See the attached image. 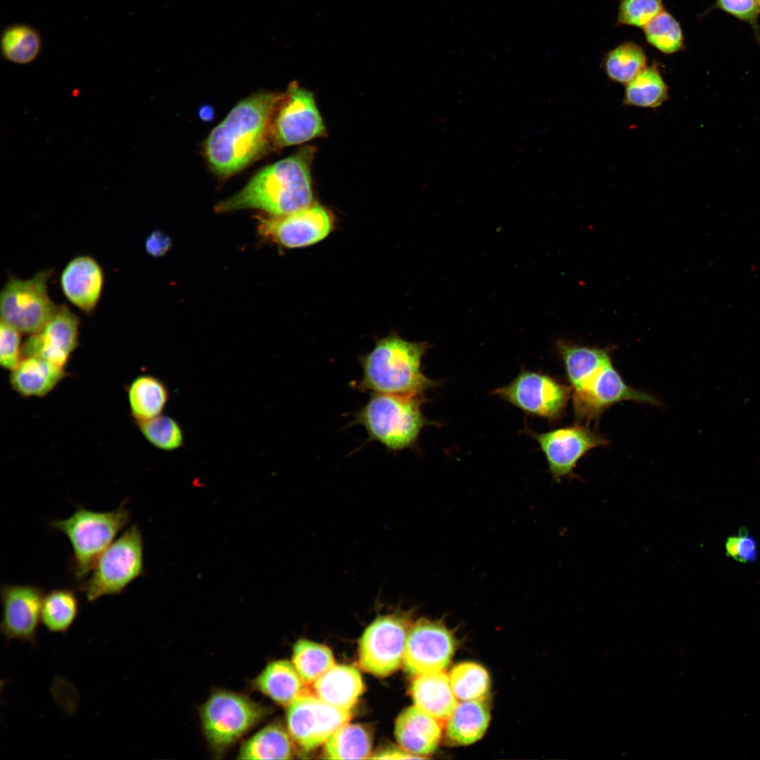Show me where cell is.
<instances>
[{"label": "cell", "instance_id": "6da1fadb", "mask_svg": "<svg viewBox=\"0 0 760 760\" xmlns=\"http://www.w3.org/2000/svg\"><path fill=\"white\" fill-rule=\"evenodd\" d=\"M283 94L260 91L240 101L215 126L204 143L212 172L224 179L239 172L270 145L272 121Z\"/></svg>", "mask_w": 760, "mask_h": 760}, {"label": "cell", "instance_id": "7a4b0ae2", "mask_svg": "<svg viewBox=\"0 0 760 760\" xmlns=\"http://www.w3.org/2000/svg\"><path fill=\"white\" fill-rule=\"evenodd\" d=\"M314 150L306 147L258 171L239 192L217 203L225 213L258 209L271 215H285L310 206L313 195L310 165Z\"/></svg>", "mask_w": 760, "mask_h": 760}, {"label": "cell", "instance_id": "3957f363", "mask_svg": "<svg viewBox=\"0 0 760 760\" xmlns=\"http://www.w3.org/2000/svg\"><path fill=\"white\" fill-rule=\"evenodd\" d=\"M428 348L426 343L408 341L395 334L378 339L374 348L360 357L362 375L358 388L372 393L422 395L438 385L421 369Z\"/></svg>", "mask_w": 760, "mask_h": 760}, {"label": "cell", "instance_id": "277c9868", "mask_svg": "<svg viewBox=\"0 0 760 760\" xmlns=\"http://www.w3.org/2000/svg\"><path fill=\"white\" fill-rule=\"evenodd\" d=\"M126 503L125 500L118 508L108 512L77 507L69 517L49 521V526L64 534L70 543L72 552L69 569L78 582L87 578L102 553L129 523L130 512Z\"/></svg>", "mask_w": 760, "mask_h": 760}, {"label": "cell", "instance_id": "5b68a950", "mask_svg": "<svg viewBox=\"0 0 760 760\" xmlns=\"http://www.w3.org/2000/svg\"><path fill=\"white\" fill-rule=\"evenodd\" d=\"M355 414V424L362 426L372 441L393 451L414 445L429 422L422 411V395L373 393Z\"/></svg>", "mask_w": 760, "mask_h": 760}, {"label": "cell", "instance_id": "8992f818", "mask_svg": "<svg viewBox=\"0 0 760 760\" xmlns=\"http://www.w3.org/2000/svg\"><path fill=\"white\" fill-rule=\"evenodd\" d=\"M144 573V544L138 526L132 525L102 553L78 589L89 602L121 594Z\"/></svg>", "mask_w": 760, "mask_h": 760}, {"label": "cell", "instance_id": "52a82bcc", "mask_svg": "<svg viewBox=\"0 0 760 760\" xmlns=\"http://www.w3.org/2000/svg\"><path fill=\"white\" fill-rule=\"evenodd\" d=\"M53 272L52 269L41 270L27 279L10 276L1 291V321L22 334L40 331L59 307L48 293Z\"/></svg>", "mask_w": 760, "mask_h": 760}, {"label": "cell", "instance_id": "ba28073f", "mask_svg": "<svg viewBox=\"0 0 760 760\" xmlns=\"http://www.w3.org/2000/svg\"><path fill=\"white\" fill-rule=\"evenodd\" d=\"M268 709L238 693L214 692L201 709L204 735L213 749L222 752L251 729Z\"/></svg>", "mask_w": 760, "mask_h": 760}, {"label": "cell", "instance_id": "9c48e42d", "mask_svg": "<svg viewBox=\"0 0 760 760\" xmlns=\"http://www.w3.org/2000/svg\"><path fill=\"white\" fill-rule=\"evenodd\" d=\"M576 419L588 424L609 407L624 400L659 405L654 396L629 386L612 360L602 365L572 389Z\"/></svg>", "mask_w": 760, "mask_h": 760}, {"label": "cell", "instance_id": "30bf717a", "mask_svg": "<svg viewBox=\"0 0 760 760\" xmlns=\"http://www.w3.org/2000/svg\"><path fill=\"white\" fill-rule=\"evenodd\" d=\"M409 631L406 616L400 613L378 616L360 638V667L381 677L395 671L403 664Z\"/></svg>", "mask_w": 760, "mask_h": 760}, {"label": "cell", "instance_id": "8fae6325", "mask_svg": "<svg viewBox=\"0 0 760 760\" xmlns=\"http://www.w3.org/2000/svg\"><path fill=\"white\" fill-rule=\"evenodd\" d=\"M313 94L293 82L274 110L271 141L276 148L300 144L324 134Z\"/></svg>", "mask_w": 760, "mask_h": 760}, {"label": "cell", "instance_id": "7c38bea8", "mask_svg": "<svg viewBox=\"0 0 760 760\" xmlns=\"http://www.w3.org/2000/svg\"><path fill=\"white\" fill-rule=\"evenodd\" d=\"M571 388L542 373L522 370L494 393L526 413L555 421L563 414Z\"/></svg>", "mask_w": 760, "mask_h": 760}, {"label": "cell", "instance_id": "4fadbf2b", "mask_svg": "<svg viewBox=\"0 0 760 760\" xmlns=\"http://www.w3.org/2000/svg\"><path fill=\"white\" fill-rule=\"evenodd\" d=\"M350 718V710L334 707L309 692L291 702L286 713L288 731L293 741L305 751L325 742Z\"/></svg>", "mask_w": 760, "mask_h": 760}, {"label": "cell", "instance_id": "5bb4252c", "mask_svg": "<svg viewBox=\"0 0 760 760\" xmlns=\"http://www.w3.org/2000/svg\"><path fill=\"white\" fill-rule=\"evenodd\" d=\"M528 433L539 444L556 481L574 477V469L582 457L593 448L609 444L605 437L585 425L576 424L544 433L528 430Z\"/></svg>", "mask_w": 760, "mask_h": 760}, {"label": "cell", "instance_id": "9a60e30c", "mask_svg": "<svg viewBox=\"0 0 760 760\" xmlns=\"http://www.w3.org/2000/svg\"><path fill=\"white\" fill-rule=\"evenodd\" d=\"M455 650V637L441 621L422 619L409 631L403 664L412 676L441 671Z\"/></svg>", "mask_w": 760, "mask_h": 760}, {"label": "cell", "instance_id": "2e32d148", "mask_svg": "<svg viewBox=\"0 0 760 760\" xmlns=\"http://www.w3.org/2000/svg\"><path fill=\"white\" fill-rule=\"evenodd\" d=\"M258 222L261 236L290 248L308 246L322 240L333 227L331 214L317 203L285 215L259 217Z\"/></svg>", "mask_w": 760, "mask_h": 760}, {"label": "cell", "instance_id": "e0dca14e", "mask_svg": "<svg viewBox=\"0 0 760 760\" xmlns=\"http://www.w3.org/2000/svg\"><path fill=\"white\" fill-rule=\"evenodd\" d=\"M44 590L31 584H8L1 586L2 616L0 624L6 643L12 640L37 645Z\"/></svg>", "mask_w": 760, "mask_h": 760}, {"label": "cell", "instance_id": "ac0fdd59", "mask_svg": "<svg viewBox=\"0 0 760 760\" xmlns=\"http://www.w3.org/2000/svg\"><path fill=\"white\" fill-rule=\"evenodd\" d=\"M80 319L65 305L23 344V357L34 356L65 367L79 344Z\"/></svg>", "mask_w": 760, "mask_h": 760}, {"label": "cell", "instance_id": "d6986e66", "mask_svg": "<svg viewBox=\"0 0 760 760\" xmlns=\"http://www.w3.org/2000/svg\"><path fill=\"white\" fill-rule=\"evenodd\" d=\"M60 284L65 298L87 315L95 310L104 284L103 270L93 257L78 255L65 266Z\"/></svg>", "mask_w": 760, "mask_h": 760}, {"label": "cell", "instance_id": "ffe728a7", "mask_svg": "<svg viewBox=\"0 0 760 760\" xmlns=\"http://www.w3.org/2000/svg\"><path fill=\"white\" fill-rule=\"evenodd\" d=\"M441 721L417 706L401 712L395 724L396 740L402 749L424 759L433 752L442 735Z\"/></svg>", "mask_w": 760, "mask_h": 760}, {"label": "cell", "instance_id": "44dd1931", "mask_svg": "<svg viewBox=\"0 0 760 760\" xmlns=\"http://www.w3.org/2000/svg\"><path fill=\"white\" fill-rule=\"evenodd\" d=\"M67 375L65 367L34 356L23 357L11 371L10 384L20 395L41 398L52 391Z\"/></svg>", "mask_w": 760, "mask_h": 760}, {"label": "cell", "instance_id": "7402d4cb", "mask_svg": "<svg viewBox=\"0 0 760 760\" xmlns=\"http://www.w3.org/2000/svg\"><path fill=\"white\" fill-rule=\"evenodd\" d=\"M315 695L322 701L350 710L363 692L365 685L358 669L350 665H334L313 683Z\"/></svg>", "mask_w": 760, "mask_h": 760}, {"label": "cell", "instance_id": "603a6c76", "mask_svg": "<svg viewBox=\"0 0 760 760\" xmlns=\"http://www.w3.org/2000/svg\"><path fill=\"white\" fill-rule=\"evenodd\" d=\"M410 695L415 706L441 721L447 720L457 704L449 676L443 671L415 676Z\"/></svg>", "mask_w": 760, "mask_h": 760}, {"label": "cell", "instance_id": "cb8c5ba5", "mask_svg": "<svg viewBox=\"0 0 760 760\" xmlns=\"http://www.w3.org/2000/svg\"><path fill=\"white\" fill-rule=\"evenodd\" d=\"M490 718L489 707L484 699L462 701L446 720V737L456 745L472 744L483 735Z\"/></svg>", "mask_w": 760, "mask_h": 760}, {"label": "cell", "instance_id": "d4e9b609", "mask_svg": "<svg viewBox=\"0 0 760 760\" xmlns=\"http://www.w3.org/2000/svg\"><path fill=\"white\" fill-rule=\"evenodd\" d=\"M305 685L293 664L286 660L269 663L255 680V686L260 692L286 707L308 693Z\"/></svg>", "mask_w": 760, "mask_h": 760}, {"label": "cell", "instance_id": "484cf974", "mask_svg": "<svg viewBox=\"0 0 760 760\" xmlns=\"http://www.w3.org/2000/svg\"><path fill=\"white\" fill-rule=\"evenodd\" d=\"M130 414L138 424L161 414L168 400L166 385L158 377L142 374L127 388Z\"/></svg>", "mask_w": 760, "mask_h": 760}, {"label": "cell", "instance_id": "4316f807", "mask_svg": "<svg viewBox=\"0 0 760 760\" xmlns=\"http://www.w3.org/2000/svg\"><path fill=\"white\" fill-rule=\"evenodd\" d=\"M571 390L599 367L612 360L608 348L582 346L564 340L556 343Z\"/></svg>", "mask_w": 760, "mask_h": 760}, {"label": "cell", "instance_id": "83f0119b", "mask_svg": "<svg viewBox=\"0 0 760 760\" xmlns=\"http://www.w3.org/2000/svg\"><path fill=\"white\" fill-rule=\"evenodd\" d=\"M293 740L279 723L262 728L241 747L239 759H289L293 755Z\"/></svg>", "mask_w": 760, "mask_h": 760}, {"label": "cell", "instance_id": "f1b7e54d", "mask_svg": "<svg viewBox=\"0 0 760 760\" xmlns=\"http://www.w3.org/2000/svg\"><path fill=\"white\" fill-rule=\"evenodd\" d=\"M79 612L80 600L75 590L54 588L44 595L41 623L51 633L64 634L71 628Z\"/></svg>", "mask_w": 760, "mask_h": 760}, {"label": "cell", "instance_id": "f546056e", "mask_svg": "<svg viewBox=\"0 0 760 760\" xmlns=\"http://www.w3.org/2000/svg\"><path fill=\"white\" fill-rule=\"evenodd\" d=\"M623 103L644 108H656L669 99V87L658 66H647L625 84Z\"/></svg>", "mask_w": 760, "mask_h": 760}, {"label": "cell", "instance_id": "4dcf8cb0", "mask_svg": "<svg viewBox=\"0 0 760 760\" xmlns=\"http://www.w3.org/2000/svg\"><path fill=\"white\" fill-rule=\"evenodd\" d=\"M0 44L3 57L19 65L34 61L42 48V39L38 30L22 23L7 25L1 32Z\"/></svg>", "mask_w": 760, "mask_h": 760}, {"label": "cell", "instance_id": "1f68e13d", "mask_svg": "<svg viewBox=\"0 0 760 760\" xmlns=\"http://www.w3.org/2000/svg\"><path fill=\"white\" fill-rule=\"evenodd\" d=\"M371 735L366 728L348 723L327 740L323 755L329 759H366L371 758Z\"/></svg>", "mask_w": 760, "mask_h": 760}, {"label": "cell", "instance_id": "d6a6232c", "mask_svg": "<svg viewBox=\"0 0 760 760\" xmlns=\"http://www.w3.org/2000/svg\"><path fill=\"white\" fill-rule=\"evenodd\" d=\"M647 67L643 49L633 42H625L608 51L602 68L613 82L626 84Z\"/></svg>", "mask_w": 760, "mask_h": 760}, {"label": "cell", "instance_id": "836d02e7", "mask_svg": "<svg viewBox=\"0 0 760 760\" xmlns=\"http://www.w3.org/2000/svg\"><path fill=\"white\" fill-rule=\"evenodd\" d=\"M292 664L306 684L313 683L335 665L330 649L305 639L293 645Z\"/></svg>", "mask_w": 760, "mask_h": 760}, {"label": "cell", "instance_id": "e575fe53", "mask_svg": "<svg viewBox=\"0 0 760 760\" xmlns=\"http://www.w3.org/2000/svg\"><path fill=\"white\" fill-rule=\"evenodd\" d=\"M449 680L455 696L460 701L484 699L490 688L488 671L474 662L455 665L450 672Z\"/></svg>", "mask_w": 760, "mask_h": 760}, {"label": "cell", "instance_id": "d590c367", "mask_svg": "<svg viewBox=\"0 0 760 760\" xmlns=\"http://www.w3.org/2000/svg\"><path fill=\"white\" fill-rule=\"evenodd\" d=\"M649 44L666 54H673L684 47V36L679 22L664 10L643 28Z\"/></svg>", "mask_w": 760, "mask_h": 760}, {"label": "cell", "instance_id": "8d00e7d4", "mask_svg": "<svg viewBox=\"0 0 760 760\" xmlns=\"http://www.w3.org/2000/svg\"><path fill=\"white\" fill-rule=\"evenodd\" d=\"M145 439L162 450H174L184 443L183 431L172 417L160 414L137 424Z\"/></svg>", "mask_w": 760, "mask_h": 760}, {"label": "cell", "instance_id": "74e56055", "mask_svg": "<svg viewBox=\"0 0 760 760\" xmlns=\"http://www.w3.org/2000/svg\"><path fill=\"white\" fill-rule=\"evenodd\" d=\"M664 10L662 0H620L616 24L643 28Z\"/></svg>", "mask_w": 760, "mask_h": 760}, {"label": "cell", "instance_id": "f35d334b", "mask_svg": "<svg viewBox=\"0 0 760 760\" xmlns=\"http://www.w3.org/2000/svg\"><path fill=\"white\" fill-rule=\"evenodd\" d=\"M21 332L1 321L0 364L5 369L12 371L23 358Z\"/></svg>", "mask_w": 760, "mask_h": 760}, {"label": "cell", "instance_id": "ab89813d", "mask_svg": "<svg viewBox=\"0 0 760 760\" xmlns=\"http://www.w3.org/2000/svg\"><path fill=\"white\" fill-rule=\"evenodd\" d=\"M711 9L721 10L747 23L752 28L756 39L760 42L758 22L760 11L757 0H716Z\"/></svg>", "mask_w": 760, "mask_h": 760}, {"label": "cell", "instance_id": "60d3db41", "mask_svg": "<svg viewBox=\"0 0 760 760\" xmlns=\"http://www.w3.org/2000/svg\"><path fill=\"white\" fill-rule=\"evenodd\" d=\"M171 246L172 241L170 238L158 230L152 232L145 241L146 252L156 258L165 255Z\"/></svg>", "mask_w": 760, "mask_h": 760}, {"label": "cell", "instance_id": "b9f144b4", "mask_svg": "<svg viewBox=\"0 0 760 760\" xmlns=\"http://www.w3.org/2000/svg\"><path fill=\"white\" fill-rule=\"evenodd\" d=\"M739 536L737 561L740 562L755 561L758 555L755 540L748 535L745 528L740 530Z\"/></svg>", "mask_w": 760, "mask_h": 760}, {"label": "cell", "instance_id": "7bdbcfd3", "mask_svg": "<svg viewBox=\"0 0 760 760\" xmlns=\"http://www.w3.org/2000/svg\"><path fill=\"white\" fill-rule=\"evenodd\" d=\"M372 759H422L418 756L410 754L405 750L399 749H387L376 754Z\"/></svg>", "mask_w": 760, "mask_h": 760}, {"label": "cell", "instance_id": "ee69618b", "mask_svg": "<svg viewBox=\"0 0 760 760\" xmlns=\"http://www.w3.org/2000/svg\"><path fill=\"white\" fill-rule=\"evenodd\" d=\"M739 540H740V536H730V537H728L727 538L726 542V545H725L727 556L730 557H732L733 559H735L737 561V558H738V543H739Z\"/></svg>", "mask_w": 760, "mask_h": 760}, {"label": "cell", "instance_id": "f6af8a7d", "mask_svg": "<svg viewBox=\"0 0 760 760\" xmlns=\"http://www.w3.org/2000/svg\"><path fill=\"white\" fill-rule=\"evenodd\" d=\"M198 115L203 120L209 122L213 118L214 109L208 105L203 106L199 109Z\"/></svg>", "mask_w": 760, "mask_h": 760}, {"label": "cell", "instance_id": "bcb514c9", "mask_svg": "<svg viewBox=\"0 0 760 760\" xmlns=\"http://www.w3.org/2000/svg\"><path fill=\"white\" fill-rule=\"evenodd\" d=\"M757 1H758V4H759V11H760V0H757Z\"/></svg>", "mask_w": 760, "mask_h": 760}]
</instances>
